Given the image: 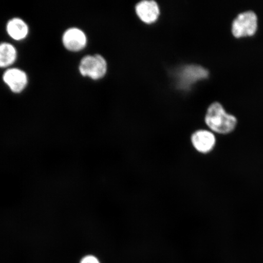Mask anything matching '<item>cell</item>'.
<instances>
[{
	"label": "cell",
	"instance_id": "ba28073f",
	"mask_svg": "<svg viewBox=\"0 0 263 263\" xmlns=\"http://www.w3.org/2000/svg\"><path fill=\"white\" fill-rule=\"evenodd\" d=\"M194 147L199 153L206 154L212 151L216 144V138L211 132L199 130L191 138Z\"/></svg>",
	"mask_w": 263,
	"mask_h": 263
},
{
	"label": "cell",
	"instance_id": "5b68a950",
	"mask_svg": "<svg viewBox=\"0 0 263 263\" xmlns=\"http://www.w3.org/2000/svg\"><path fill=\"white\" fill-rule=\"evenodd\" d=\"M3 80L15 93H21L28 84V77L25 72L16 68L8 69L3 74Z\"/></svg>",
	"mask_w": 263,
	"mask_h": 263
},
{
	"label": "cell",
	"instance_id": "7a4b0ae2",
	"mask_svg": "<svg viewBox=\"0 0 263 263\" xmlns=\"http://www.w3.org/2000/svg\"><path fill=\"white\" fill-rule=\"evenodd\" d=\"M79 70L83 77L98 80L106 74L107 63L106 59L100 54L86 55L82 59Z\"/></svg>",
	"mask_w": 263,
	"mask_h": 263
},
{
	"label": "cell",
	"instance_id": "9c48e42d",
	"mask_svg": "<svg viewBox=\"0 0 263 263\" xmlns=\"http://www.w3.org/2000/svg\"><path fill=\"white\" fill-rule=\"evenodd\" d=\"M8 35L15 41L24 40L29 33V28L24 21L20 18H14L8 22L6 26Z\"/></svg>",
	"mask_w": 263,
	"mask_h": 263
},
{
	"label": "cell",
	"instance_id": "8fae6325",
	"mask_svg": "<svg viewBox=\"0 0 263 263\" xmlns=\"http://www.w3.org/2000/svg\"><path fill=\"white\" fill-rule=\"evenodd\" d=\"M80 263H101L99 259L93 255H88L82 258Z\"/></svg>",
	"mask_w": 263,
	"mask_h": 263
},
{
	"label": "cell",
	"instance_id": "8992f818",
	"mask_svg": "<svg viewBox=\"0 0 263 263\" xmlns=\"http://www.w3.org/2000/svg\"><path fill=\"white\" fill-rule=\"evenodd\" d=\"M136 14L144 24H152L159 18L160 11L159 5L155 1H142L136 7Z\"/></svg>",
	"mask_w": 263,
	"mask_h": 263
},
{
	"label": "cell",
	"instance_id": "30bf717a",
	"mask_svg": "<svg viewBox=\"0 0 263 263\" xmlns=\"http://www.w3.org/2000/svg\"><path fill=\"white\" fill-rule=\"evenodd\" d=\"M17 52L9 43L0 44V68H8L14 63Z\"/></svg>",
	"mask_w": 263,
	"mask_h": 263
},
{
	"label": "cell",
	"instance_id": "277c9868",
	"mask_svg": "<svg viewBox=\"0 0 263 263\" xmlns=\"http://www.w3.org/2000/svg\"><path fill=\"white\" fill-rule=\"evenodd\" d=\"M64 47L71 52H78L86 47L87 38L83 31L77 28H71L64 32L62 37Z\"/></svg>",
	"mask_w": 263,
	"mask_h": 263
},
{
	"label": "cell",
	"instance_id": "6da1fadb",
	"mask_svg": "<svg viewBox=\"0 0 263 263\" xmlns=\"http://www.w3.org/2000/svg\"><path fill=\"white\" fill-rule=\"evenodd\" d=\"M205 123L215 133L226 134L234 130L237 120L233 115L227 113L221 104L214 103L207 110Z\"/></svg>",
	"mask_w": 263,
	"mask_h": 263
},
{
	"label": "cell",
	"instance_id": "3957f363",
	"mask_svg": "<svg viewBox=\"0 0 263 263\" xmlns=\"http://www.w3.org/2000/svg\"><path fill=\"white\" fill-rule=\"evenodd\" d=\"M258 27L257 16L254 12L247 11L238 15L232 24V31L235 37L251 36Z\"/></svg>",
	"mask_w": 263,
	"mask_h": 263
},
{
	"label": "cell",
	"instance_id": "52a82bcc",
	"mask_svg": "<svg viewBox=\"0 0 263 263\" xmlns=\"http://www.w3.org/2000/svg\"><path fill=\"white\" fill-rule=\"evenodd\" d=\"M179 85L181 88H188L198 80L208 77L209 72L199 65L186 66L180 71Z\"/></svg>",
	"mask_w": 263,
	"mask_h": 263
}]
</instances>
